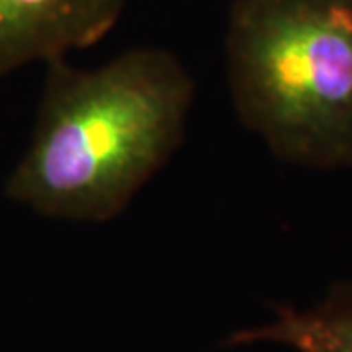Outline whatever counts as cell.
<instances>
[{
	"label": "cell",
	"instance_id": "obj_1",
	"mask_svg": "<svg viewBox=\"0 0 352 352\" xmlns=\"http://www.w3.org/2000/svg\"><path fill=\"white\" fill-rule=\"evenodd\" d=\"M45 67L32 141L4 192L50 219L110 221L182 145L194 80L163 47L124 51L96 69L65 57Z\"/></svg>",
	"mask_w": 352,
	"mask_h": 352
},
{
	"label": "cell",
	"instance_id": "obj_2",
	"mask_svg": "<svg viewBox=\"0 0 352 352\" xmlns=\"http://www.w3.org/2000/svg\"><path fill=\"white\" fill-rule=\"evenodd\" d=\"M226 65L239 122L276 159L352 168V0H235Z\"/></svg>",
	"mask_w": 352,
	"mask_h": 352
},
{
	"label": "cell",
	"instance_id": "obj_3",
	"mask_svg": "<svg viewBox=\"0 0 352 352\" xmlns=\"http://www.w3.org/2000/svg\"><path fill=\"white\" fill-rule=\"evenodd\" d=\"M126 0H0V75L98 43Z\"/></svg>",
	"mask_w": 352,
	"mask_h": 352
},
{
	"label": "cell",
	"instance_id": "obj_4",
	"mask_svg": "<svg viewBox=\"0 0 352 352\" xmlns=\"http://www.w3.org/2000/svg\"><path fill=\"white\" fill-rule=\"evenodd\" d=\"M274 314L276 317L263 327L229 335L226 344L274 342L296 352H352V280L333 284L327 296L309 309L278 305Z\"/></svg>",
	"mask_w": 352,
	"mask_h": 352
}]
</instances>
